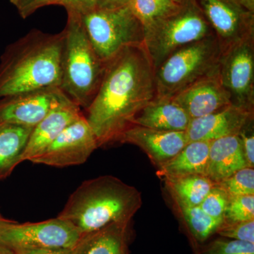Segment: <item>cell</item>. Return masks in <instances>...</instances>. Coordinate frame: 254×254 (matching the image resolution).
<instances>
[{
  "label": "cell",
  "instance_id": "22",
  "mask_svg": "<svg viewBox=\"0 0 254 254\" xmlns=\"http://www.w3.org/2000/svg\"><path fill=\"white\" fill-rule=\"evenodd\" d=\"M175 203L198 206L215 186L205 175H190L164 180Z\"/></svg>",
  "mask_w": 254,
  "mask_h": 254
},
{
  "label": "cell",
  "instance_id": "32",
  "mask_svg": "<svg viewBox=\"0 0 254 254\" xmlns=\"http://www.w3.org/2000/svg\"><path fill=\"white\" fill-rule=\"evenodd\" d=\"M63 6L67 14L82 16L96 9V0H62Z\"/></svg>",
  "mask_w": 254,
  "mask_h": 254
},
{
  "label": "cell",
  "instance_id": "1",
  "mask_svg": "<svg viewBox=\"0 0 254 254\" xmlns=\"http://www.w3.org/2000/svg\"><path fill=\"white\" fill-rule=\"evenodd\" d=\"M155 71L144 43L126 47L105 63L99 88L84 110L98 148L117 142L157 96Z\"/></svg>",
  "mask_w": 254,
  "mask_h": 254
},
{
  "label": "cell",
  "instance_id": "27",
  "mask_svg": "<svg viewBox=\"0 0 254 254\" xmlns=\"http://www.w3.org/2000/svg\"><path fill=\"white\" fill-rule=\"evenodd\" d=\"M195 254H254V244L223 237L210 242Z\"/></svg>",
  "mask_w": 254,
  "mask_h": 254
},
{
  "label": "cell",
  "instance_id": "19",
  "mask_svg": "<svg viewBox=\"0 0 254 254\" xmlns=\"http://www.w3.org/2000/svg\"><path fill=\"white\" fill-rule=\"evenodd\" d=\"M210 141H197L187 143L174 158L158 168L160 180L190 175H205Z\"/></svg>",
  "mask_w": 254,
  "mask_h": 254
},
{
  "label": "cell",
  "instance_id": "24",
  "mask_svg": "<svg viewBox=\"0 0 254 254\" xmlns=\"http://www.w3.org/2000/svg\"><path fill=\"white\" fill-rule=\"evenodd\" d=\"M181 2L174 0H131L128 6L145 28L173 13Z\"/></svg>",
  "mask_w": 254,
  "mask_h": 254
},
{
  "label": "cell",
  "instance_id": "37",
  "mask_svg": "<svg viewBox=\"0 0 254 254\" xmlns=\"http://www.w3.org/2000/svg\"><path fill=\"white\" fill-rule=\"evenodd\" d=\"M9 221V220H6V219H5L4 217H3V215H1V212H0V232H1L2 227Z\"/></svg>",
  "mask_w": 254,
  "mask_h": 254
},
{
  "label": "cell",
  "instance_id": "25",
  "mask_svg": "<svg viewBox=\"0 0 254 254\" xmlns=\"http://www.w3.org/2000/svg\"><path fill=\"white\" fill-rule=\"evenodd\" d=\"M215 185L223 190L230 198L254 195V169L249 167L241 169Z\"/></svg>",
  "mask_w": 254,
  "mask_h": 254
},
{
  "label": "cell",
  "instance_id": "12",
  "mask_svg": "<svg viewBox=\"0 0 254 254\" xmlns=\"http://www.w3.org/2000/svg\"><path fill=\"white\" fill-rule=\"evenodd\" d=\"M69 100L60 88L3 98L0 100V126L34 127L52 110Z\"/></svg>",
  "mask_w": 254,
  "mask_h": 254
},
{
  "label": "cell",
  "instance_id": "7",
  "mask_svg": "<svg viewBox=\"0 0 254 254\" xmlns=\"http://www.w3.org/2000/svg\"><path fill=\"white\" fill-rule=\"evenodd\" d=\"M92 46L104 63L126 47L144 43V28L129 6L95 9L81 16Z\"/></svg>",
  "mask_w": 254,
  "mask_h": 254
},
{
  "label": "cell",
  "instance_id": "6",
  "mask_svg": "<svg viewBox=\"0 0 254 254\" xmlns=\"http://www.w3.org/2000/svg\"><path fill=\"white\" fill-rule=\"evenodd\" d=\"M221 55L215 35L174 52L155 69L157 96L173 97L200 78L216 72Z\"/></svg>",
  "mask_w": 254,
  "mask_h": 254
},
{
  "label": "cell",
  "instance_id": "34",
  "mask_svg": "<svg viewBox=\"0 0 254 254\" xmlns=\"http://www.w3.org/2000/svg\"><path fill=\"white\" fill-rule=\"evenodd\" d=\"M16 254H71V250L55 249H31L14 252Z\"/></svg>",
  "mask_w": 254,
  "mask_h": 254
},
{
  "label": "cell",
  "instance_id": "23",
  "mask_svg": "<svg viewBox=\"0 0 254 254\" xmlns=\"http://www.w3.org/2000/svg\"><path fill=\"white\" fill-rule=\"evenodd\" d=\"M191 236L202 243L216 233L223 220L209 216L199 206H188L175 203Z\"/></svg>",
  "mask_w": 254,
  "mask_h": 254
},
{
  "label": "cell",
  "instance_id": "5",
  "mask_svg": "<svg viewBox=\"0 0 254 254\" xmlns=\"http://www.w3.org/2000/svg\"><path fill=\"white\" fill-rule=\"evenodd\" d=\"M144 34L155 70L174 52L214 33L196 0H182L178 9L144 28Z\"/></svg>",
  "mask_w": 254,
  "mask_h": 254
},
{
  "label": "cell",
  "instance_id": "13",
  "mask_svg": "<svg viewBox=\"0 0 254 254\" xmlns=\"http://www.w3.org/2000/svg\"><path fill=\"white\" fill-rule=\"evenodd\" d=\"M117 142L139 147L159 168L171 160L189 143L186 131H169L132 125Z\"/></svg>",
  "mask_w": 254,
  "mask_h": 254
},
{
  "label": "cell",
  "instance_id": "29",
  "mask_svg": "<svg viewBox=\"0 0 254 254\" xmlns=\"http://www.w3.org/2000/svg\"><path fill=\"white\" fill-rule=\"evenodd\" d=\"M216 233L225 238L254 244V220L222 223Z\"/></svg>",
  "mask_w": 254,
  "mask_h": 254
},
{
  "label": "cell",
  "instance_id": "11",
  "mask_svg": "<svg viewBox=\"0 0 254 254\" xmlns=\"http://www.w3.org/2000/svg\"><path fill=\"white\" fill-rule=\"evenodd\" d=\"M98 148L94 133L83 115L30 161L56 168L81 165Z\"/></svg>",
  "mask_w": 254,
  "mask_h": 254
},
{
  "label": "cell",
  "instance_id": "26",
  "mask_svg": "<svg viewBox=\"0 0 254 254\" xmlns=\"http://www.w3.org/2000/svg\"><path fill=\"white\" fill-rule=\"evenodd\" d=\"M252 220H254V195L230 198L222 223H235Z\"/></svg>",
  "mask_w": 254,
  "mask_h": 254
},
{
  "label": "cell",
  "instance_id": "21",
  "mask_svg": "<svg viewBox=\"0 0 254 254\" xmlns=\"http://www.w3.org/2000/svg\"><path fill=\"white\" fill-rule=\"evenodd\" d=\"M33 128L15 125L0 126V180L7 178L23 162V155Z\"/></svg>",
  "mask_w": 254,
  "mask_h": 254
},
{
  "label": "cell",
  "instance_id": "14",
  "mask_svg": "<svg viewBox=\"0 0 254 254\" xmlns=\"http://www.w3.org/2000/svg\"><path fill=\"white\" fill-rule=\"evenodd\" d=\"M191 120L215 113L232 105L222 86L218 70L200 78L173 96Z\"/></svg>",
  "mask_w": 254,
  "mask_h": 254
},
{
  "label": "cell",
  "instance_id": "20",
  "mask_svg": "<svg viewBox=\"0 0 254 254\" xmlns=\"http://www.w3.org/2000/svg\"><path fill=\"white\" fill-rule=\"evenodd\" d=\"M128 225V222H113L81 235L71 254H127Z\"/></svg>",
  "mask_w": 254,
  "mask_h": 254
},
{
  "label": "cell",
  "instance_id": "17",
  "mask_svg": "<svg viewBox=\"0 0 254 254\" xmlns=\"http://www.w3.org/2000/svg\"><path fill=\"white\" fill-rule=\"evenodd\" d=\"M191 120L173 97L156 96L136 115L133 125L169 131H186Z\"/></svg>",
  "mask_w": 254,
  "mask_h": 254
},
{
  "label": "cell",
  "instance_id": "16",
  "mask_svg": "<svg viewBox=\"0 0 254 254\" xmlns=\"http://www.w3.org/2000/svg\"><path fill=\"white\" fill-rule=\"evenodd\" d=\"M81 108L71 100L52 110L33 127L23 160H30L41 154L47 147L73 122L83 116Z\"/></svg>",
  "mask_w": 254,
  "mask_h": 254
},
{
  "label": "cell",
  "instance_id": "10",
  "mask_svg": "<svg viewBox=\"0 0 254 254\" xmlns=\"http://www.w3.org/2000/svg\"><path fill=\"white\" fill-rule=\"evenodd\" d=\"M222 53L254 36V12L240 0H196Z\"/></svg>",
  "mask_w": 254,
  "mask_h": 254
},
{
  "label": "cell",
  "instance_id": "15",
  "mask_svg": "<svg viewBox=\"0 0 254 254\" xmlns=\"http://www.w3.org/2000/svg\"><path fill=\"white\" fill-rule=\"evenodd\" d=\"M254 118V111L230 105L215 113L190 120L186 130L188 142L212 141L239 135Z\"/></svg>",
  "mask_w": 254,
  "mask_h": 254
},
{
  "label": "cell",
  "instance_id": "31",
  "mask_svg": "<svg viewBox=\"0 0 254 254\" xmlns=\"http://www.w3.org/2000/svg\"><path fill=\"white\" fill-rule=\"evenodd\" d=\"M239 136L242 140V148L247 167H254V119L247 124L240 132Z\"/></svg>",
  "mask_w": 254,
  "mask_h": 254
},
{
  "label": "cell",
  "instance_id": "28",
  "mask_svg": "<svg viewBox=\"0 0 254 254\" xmlns=\"http://www.w3.org/2000/svg\"><path fill=\"white\" fill-rule=\"evenodd\" d=\"M229 200L230 198L226 193L215 185L198 206L209 216L223 220Z\"/></svg>",
  "mask_w": 254,
  "mask_h": 254
},
{
  "label": "cell",
  "instance_id": "35",
  "mask_svg": "<svg viewBox=\"0 0 254 254\" xmlns=\"http://www.w3.org/2000/svg\"><path fill=\"white\" fill-rule=\"evenodd\" d=\"M242 4L250 11H254V0H240Z\"/></svg>",
  "mask_w": 254,
  "mask_h": 254
},
{
  "label": "cell",
  "instance_id": "38",
  "mask_svg": "<svg viewBox=\"0 0 254 254\" xmlns=\"http://www.w3.org/2000/svg\"><path fill=\"white\" fill-rule=\"evenodd\" d=\"M174 1H177V2H181L182 0H174Z\"/></svg>",
  "mask_w": 254,
  "mask_h": 254
},
{
  "label": "cell",
  "instance_id": "36",
  "mask_svg": "<svg viewBox=\"0 0 254 254\" xmlns=\"http://www.w3.org/2000/svg\"><path fill=\"white\" fill-rule=\"evenodd\" d=\"M0 254H16V253L9 247L0 244Z\"/></svg>",
  "mask_w": 254,
  "mask_h": 254
},
{
  "label": "cell",
  "instance_id": "9",
  "mask_svg": "<svg viewBox=\"0 0 254 254\" xmlns=\"http://www.w3.org/2000/svg\"><path fill=\"white\" fill-rule=\"evenodd\" d=\"M218 74L232 105L254 111V36L222 53Z\"/></svg>",
  "mask_w": 254,
  "mask_h": 254
},
{
  "label": "cell",
  "instance_id": "8",
  "mask_svg": "<svg viewBox=\"0 0 254 254\" xmlns=\"http://www.w3.org/2000/svg\"><path fill=\"white\" fill-rule=\"evenodd\" d=\"M81 237L72 224L58 217L35 223L10 220L0 232V244L14 252L31 249L71 251Z\"/></svg>",
  "mask_w": 254,
  "mask_h": 254
},
{
  "label": "cell",
  "instance_id": "33",
  "mask_svg": "<svg viewBox=\"0 0 254 254\" xmlns=\"http://www.w3.org/2000/svg\"><path fill=\"white\" fill-rule=\"evenodd\" d=\"M131 0H96L97 9H115L129 4Z\"/></svg>",
  "mask_w": 254,
  "mask_h": 254
},
{
  "label": "cell",
  "instance_id": "2",
  "mask_svg": "<svg viewBox=\"0 0 254 254\" xmlns=\"http://www.w3.org/2000/svg\"><path fill=\"white\" fill-rule=\"evenodd\" d=\"M63 32L33 29L6 47L0 59V100L60 88Z\"/></svg>",
  "mask_w": 254,
  "mask_h": 254
},
{
  "label": "cell",
  "instance_id": "18",
  "mask_svg": "<svg viewBox=\"0 0 254 254\" xmlns=\"http://www.w3.org/2000/svg\"><path fill=\"white\" fill-rule=\"evenodd\" d=\"M247 167L239 135L210 141L205 176L213 183H218Z\"/></svg>",
  "mask_w": 254,
  "mask_h": 254
},
{
  "label": "cell",
  "instance_id": "30",
  "mask_svg": "<svg viewBox=\"0 0 254 254\" xmlns=\"http://www.w3.org/2000/svg\"><path fill=\"white\" fill-rule=\"evenodd\" d=\"M62 0H10L20 16L26 19L37 10L49 5H60Z\"/></svg>",
  "mask_w": 254,
  "mask_h": 254
},
{
  "label": "cell",
  "instance_id": "4",
  "mask_svg": "<svg viewBox=\"0 0 254 254\" xmlns=\"http://www.w3.org/2000/svg\"><path fill=\"white\" fill-rule=\"evenodd\" d=\"M67 14L63 31L60 88L75 104L86 110L99 88L105 63L92 46L81 16Z\"/></svg>",
  "mask_w": 254,
  "mask_h": 254
},
{
  "label": "cell",
  "instance_id": "3",
  "mask_svg": "<svg viewBox=\"0 0 254 254\" xmlns=\"http://www.w3.org/2000/svg\"><path fill=\"white\" fill-rule=\"evenodd\" d=\"M142 204L136 188L118 177L104 175L83 182L58 218L72 224L83 235L113 222H129Z\"/></svg>",
  "mask_w": 254,
  "mask_h": 254
}]
</instances>
